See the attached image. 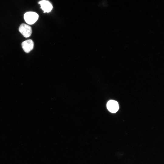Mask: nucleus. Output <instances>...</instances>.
<instances>
[{
	"mask_svg": "<svg viewBox=\"0 0 164 164\" xmlns=\"http://www.w3.org/2000/svg\"><path fill=\"white\" fill-rule=\"evenodd\" d=\"M38 14L34 12H29L26 13L24 15V19L26 22L29 24L34 23L38 20Z\"/></svg>",
	"mask_w": 164,
	"mask_h": 164,
	"instance_id": "obj_1",
	"label": "nucleus"
},
{
	"mask_svg": "<svg viewBox=\"0 0 164 164\" xmlns=\"http://www.w3.org/2000/svg\"><path fill=\"white\" fill-rule=\"evenodd\" d=\"M19 31L26 38L29 37L31 35L32 31L30 26L24 23L20 25Z\"/></svg>",
	"mask_w": 164,
	"mask_h": 164,
	"instance_id": "obj_2",
	"label": "nucleus"
},
{
	"mask_svg": "<svg viewBox=\"0 0 164 164\" xmlns=\"http://www.w3.org/2000/svg\"><path fill=\"white\" fill-rule=\"evenodd\" d=\"M22 46L24 52L28 53L33 49L34 43L31 39L27 40L22 42Z\"/></svg>",
	"mask_w": 164,
	"mask_h": 164,
	"instance_id": "obj_3",
	"label": "nucleus"
},
{
	"mask_svg": "<svg viewBox=\"0 0 164 164\" xmlns=\"http://www.w3.org/2000/svg\"><path fill=\"white\" fill-rule=\"evenodd\" d=\"M107 107L109 111L112 113L116 112L119 108L118 103L116 101L112 100H110L108 102Z\"/></svg>",
	"mask_w": 164,
	"mask_h": 164,
	"instance_id": "obj_4",
	"label": "nucleus"
},
{
	"mask_svg": "<svg viewBox=\"0 0 164 164\" xmlns=\"http://www.w3.org/2000/svg\"><path fill=\"white\" fill-rule=\"evenodd\" d=\"M41 6V8L43 11L44 12H49L53 8L51 4L48 1L43 0L39 2Z\"/></svg>",
	"mask_w": 164,
	"mask_h": 164,
	"instance_id": "obj_5",
	"label": "nucleus"
}]
</instances>
